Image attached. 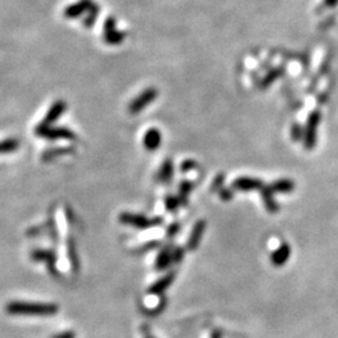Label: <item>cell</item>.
Wrapping results in <instances>:
<instances>
[{
    "instance_id": "obj_17",
    "label": "cell",
    "mask_w": 338,
    "mask_h": 338,
    "mask_svg": "<svg viewBox=\"0 0 338 338\" xmlns=\"http://www.w3.org/2000/svg\"><path fill=\"white\" fill-rule=\"evenodd\" d=\"M170 262H173L172 249H170V247H166V248L162 249L161 253L158 254L157 262H155V268H157L158 271H163V269L168 268Z\"/></svg>"
},
{
    "instance_id": "obj_25",
    "label": "cell",
    "mask_w": 338,
    "mask_h": 338,
    "mask_svg": "<svg viewBox=\"0 0 338 338\" xmlns=\"http://www.w3.org/2000/svg\"><path fill=\"white\" fill-rule=\"evenodd\" d=\"M303 135H305V130L302 129V127H301L298 123L292 124V128H291L292 139H293L294 142H300L301 139H303Z\"/></svg>"
},
{
    "instance_id": "obj_7",
    "label": "cell",
    "mask_w": 338,
    "mask_h": 338,
    "mask_svg": "<svg viewBox=\"0 0 338 338\" xmlns=\"http://www.w3.org/2000/svg\"><path fill=\"white\" fill-rule=\"evenodd\" d=\"M232 187L233 189L240 190V192H253V190L262 189L263 182L253 177H240L233 182Z\"/></svg>"
},
{
    "instance_id": "obj_14",
    "label": "cell",
    "mask_w": 338,
    "mask_h": 338,
    "mask_svg": "<svg viewBox=\"0 0 338 338\" xmlns=\"http://www.w3.org/2000/svg\"><path fill=\"white\" fill-rule=\"evenodd\" d=\"M173 281H174V273H172V272H170V273L166 274L164 277H162L161 280L157 281L154 285L150 287L149 293H152V294L164 293V292H166L167 289L169 288V286L172 285Z\"/></svg>"
},
{
    "instance_id": "obj_30",
    "label": "cell",
    "mask_w": 338,
    "mask_h": 338,
    "mask_svg": "<svg viewBox=\"0 0 338 338\" xmlns=\"http://www.w3.org/2000/svg\"><path fill=\"white\" fill-rule=\"evenodd\" d=\"M52 338H75V333L73 331H63Z\"/></svg>"
},
{
    "instance_id": "obj_20",
    "label": "cell",
    "mask_w": 338,
    "mask_h": 338,
    "mask_svg": "<svg viewBox=\"0 0 338 338\" xmlns=\"http://www.w3.org/2000/svg\"><path fill=\"white\" fill-rule=\"evenodd\" d=\"M193 189V184L189 181H183L180 186V193H178V198H180L182 206H186L188 203V197Z\"/></svg>"
},
{
    "instance_id": "obj_5",
    "label": "cell",
    "mask_w": 338,
    "mask_h": 338,
    "mask_svg": "<svg viewBox=\"0 0 338 338\" xmlns=\"http://www.w3.org/2000/svg\"><path fill=\"white\" fill-rule=\"evenodd\" d=\"M67 110V103L63 101H56L55 103L50 107V109L48 110L47 115L44 116V119L38 124V127L35 128V133L38 135H41L45 129H48L49 127H52V124L55 123L62 114Z\"/></svg>"
},
{
    "instance_id": "obj_32",
    "label": "cell",
    "mask_w": 338,
    "mask_h": 338,
    "mask_svg": "<svg viewBox=\"0 0 338 338\" xmlns=\"http://www.w3.org/2000/svg\"><path fill=\"white\" fill-rule=\"evenodd\" d=\"M338 4V0H325L326 7H334Z\"/></svg>"
},
{
    "instance_id": "obj_16",
    "label": "cell",
    "mask_w": 338,
    "mask_h": 338,
    "mask_svg": "<svg viewBox=\"0 0 338 338\" xmlns=\"http://www.w3.org/2000/svg\"><path fill=\"white\" fill-rule=\"evenodd\" d=\"M173 174H174V166H173V162L170 161V159H166L158 172L159 181L163 182V183H169V182L172 181Z\"/></svg>"
},
{
    "instance_id": "obj_1",
    "label": "cell",
    "mask_w": 338,
    "mask_h": 338,
    "mask_svg": "<svg viewBox=\"0 0 338 338\" xmlns=\"http://www.w3.org/2000/svg\"><path fill=\"white\" fill-rule=\"evenodd\" d=\"M10 316H54L59 312L58 305L48 302H29V301H11L5 306Z\"/></svg>"
},
{
    "instance_id": "obj_24",
    "label": "cell",
    "mask_w": 338,
    "mask_h": 338,
    "mask_svg": "<svg viewBox=\"0 0 338 338\" xmlns=\"http://www.w3.org/2000/svg\"><path fill=\"white\" fill-rule=\"evenodd\" d=\"M281 74H282V69H280V68H277V69L271 70V72H269L268 74L266 75V78L263 79L262 87L266 88V87H268V85H271L272 83H273L274 81H277V79L280 78Z\"/></svg>"
},
{
    "instance_id": "obj_31",
    "label": "cell",
    "mask_w": 338,
    "mask_h": 338,
    "mask_svg": "<svg viewBox=\"0 0 338 338\" xmlns=\"http://www.w3.org/2000/svg\"><path fill=\"white\" fill-rule=\"evenodd\" d=\"M222 183H223V177L222 175H220V177H217L214 180V184H213V186H214L217 189H220L222 188Z\"/></svg>"
},
{
    "instance_id": "obj_28",
    "label": "cell",
    "mask_w": 338,
    "mask_h": 338,
    "mask_svg": "<svg viewBox=\"0 0 338 338\" xmlns=\"http://www.w3.org/2000/svg\"><path fill=\"white\" fill-rule=\"evenodd\" d=\"M180 231H181V224L173 223V224H170V226L168 227V229H167V234H168V237H173V235L177 234Z\"/></svg>"
},
{
    "instance_id": "obj_4",
    "label": "cell",
    "mask_w": 338,
    "mask_h": 338,
    "mask_svg": "<svg viewBox=\"0 0 338 338\" xmlns=\"http://www.w3.org/2000/svg\"><path fill=\"white\" fill-rule=\"evenodd\" d=\"M158 96V90L155 88L150 87L147 88L146 90L141 93L138 96H135L132 102H130L128 110H129L130 114H139L141 112H143L149 104H152L153 102L157 99Z\"/></svg>"
},
{
    "instance_id": "obj_12",
    "label": "cell",
    "mask_w": 338,
    "mask_h": 338,
    "mask_svg": "<svg viewBox=\"0 0 338 338\" xmlns=\"http://www.w3.org/2000/svg\"><path fill=\"white\" fill-rule=\"evenodd\" d=\"M289 257H291V247L288 243H283L272 253L271 262L275 267H282L288 262Z\"/></svg>"
},
{
    "instance_id": "obj_26",
    "label": "cell",
    "mask_w": 338,
    "mask_h": 338,
    "mask_svg": "<svg viewBox=\"0 0 338 338\" xmlns=\"http://www.w3.org/2000/svg\"><path fill=\"white\" fill-rule=\"evenodd\" d=\"M195 167H197V163H195L194 161H192V159H186L184 162H182L181 164V170L182 172H190L192 169H194Z\"/></svg>"
},
{
    "instance_id": "obj_18",
    "label": "cell",
    "mask_w": 338,
    "mask_h": 338,
    "mask_svg": "<svg viewBox=\"0 0 338 338\" xmlns=\"http://www.w3.org/2000/svg\"><path fill=\"white\" fill-rule=\"evenodd\" d=\"M269 187L274 193H291L294 190L293 181L287 180V178L274 181Z\"/></svg>"
},
{
    "instance_id": "obj_21",
    "label": "cell",
    "mask_w": 338,
    "mask_h": 338,
    "mask_svg": "<svg viewBox=\"0 0 338 338\" xmlns=\"http://www.w3.org/2000/svg\"><path fill=\"white\" fill-rule=\"evenodd\" d=\"M68 257H69L70 264H72V267H73V271H78L79 269L78 253H76L75 244L73 242L68 243Z\"/></svg>"
},
{
    "instance_id": "obj_15",
    "label": "cell",
    "mask_w": 338,
    "mask_h": 338,
    "mask_svg": "<svg viewBox=\"0 0 338 338\" xmlns=\"http://www.w3.org/2000/svg\"><path fill=\"white\" fill-rule=\"evenodd\" d=\"M103 39L107 44L118 45V44H121V43L124 42L126 35H124L123 32H121V30L116 29V28H113V29H104Z\"/></svg>"
},
{
    "instance_id": "obj_27",
    "label": "cell",
    "mask_w": 338,
    "mask_h": 338,
    "mask_svg": "<svg viewBox=\"0 0 338 338\" xmlns=\"http://www.w3.org/2000/svg\"><path fill=\"white\" fill-rule=\"evenodd\" d=\"M184 257V249L181 248V247H175L174 249H173L172 252V258H173V262L178 263L181 262L182 258Z\"/></svg>"
},
{
    "instance_id": "obj_29",
    "label": "cell",
    "mask_w": 338,
    "mask_h": 338,
    "mask_svg": "<svg viewBox=\"0 0 338 338\" xmlns=\"http://www.w3.org/2000/svg\"><path fill=\"white\" fill-rule=\"evenodd\" d=\"M220 195H221V198H222L223 201H231L232 200V197H233V192L231 189H228V188H221L220 189Z\"/></svg>"
},
{
    "instance_id": "obj_3",
    "label": "cell",
    "mask_w": 338,
    "mask_h": 338,
    "mask_svg": "<svg viewBox=\"0 0 338 338\" xmlns=\"http://www.w3.org/2000/svg\"><path fill=\"white\" fill-rule=\"evenodd\" d=\"M321 122V112L320 110H314L309 114L307 119L306 128H305V135H303V143H305L306 149L311 150L314 148L317 144V133L318 126Z\"/></svg>"
},
{
    "instance_id": "obj_34",
    "label": "cell",
    "mask_w": 338,
    "mask_h": 338,
    "mask_svg": "<svg viewBox=\"0 0 338 338\" xmlns=\"http://www.w3.org/2000/svg\"><path fill=\"white\" fill-rule=\"evenodd\" d=\"M148 338H152V337H148Z\"/></svg>"
},
{
    "instance_id": "obj_19",
    "label": "cell",
    "mask_w": 338,
    "mask_h": 338,
    "mask_svg": "<svg viewBox=\"0 0 338 338\" xmlns=\"http://www.w3.org/2000/svg\"><path fill=\"white\" fill-rule=\"evenodd\" d=\"M99 11H101L99 5L93 3V5L90 7V9L87 11V14H85V18L83 21V24L85 25V27L92 28L93 25H94V23L96 22V18H98V15H99Z\"/></svg>"
},
{
    "instance_id": "obj_6",
    "label": "cell",
    "mask_w": 338,
    "mask_h": 338,
    "mask_svg": "<svg viewBox=\"0 0 338 338\" xmlns=\"http://www.w3.org/2000/svg\"><path fill=\"white\" fill-rule=\"evenodd\" d=\"M41 137H44L49 141H58V139H64V141H73L76 138L75 133L72 132L69 128L64 127H49L42 133Z\"/></svg>"
},
{
    "instance_id": "obj_23",
    "label": "cell",
    "mask_w": 338,
    "mask_h": 338,
    "mask_svg": "<svg viewBox=\"0 0 338 338\" xmlns=\"http://www.w3.org/2000/svg\"><path fill=\"white\" fill-rule=\"evenodd\" d=\"M164 204H166L167 211L169 212H177L180 206H182L180 198L174 197V195H167L166 200H164Z\"/></svg>"
},
{
    "instance_id": "obj_11",
    "label": "cell",
    "mask_w": 338,
    "mask_h": 338,
    "mask_svg": "<svg viewBox=\"0 0 338 338\" xmlns=\"http://www.w3.org/2000/svg\"><path fill=\"white\" fill-rule=\"evenodd\" d=\"M162 144V133L157 128H150L146 132L143 137L144 148L149 152H155Z\"/></svg>"
},
{
    "instance_id": "obj_2",
    "label": "cell",
    "mask_w": 338,
    "mask_h": 338,
    "mask_svg": "<svg viewBox=\"0 0 338 338\" xmlns=\"http://www.w3.org/2000/svg\"><path fill=\"white\" fill-rule=\"evenodd\" d=\"M119 221L121 223L127 224V226H132L138 229H149L152 227L161 226L163 223V220L161 217H147L143 214H137V213H129L124 212L119 215Z\"/></svg>"
},
{
    "instance_id": "obj_9",
    "label": "cell",
    "mask_w": 338,
    "mask_h": 338,
    "mask_svg": "<svg viewBox=\"0 0 338 338\" xmlns=\"http://www.w3.org/2000/svg\"><path fill=\"white\" fill-rule=\"evenodd\" d=\"M93 5L92 0H79L78 3L69 5L67 9L64 10V16L68 19H76L79 16L87 14V11L90 9Z\"/></svg>"
},
{
    "instance_id": "obj_8",
    "label": "cell",
    "mask_w": 338,
    "mask_h": 338,
    "mask_svg": "<svg viewBox=\"0 0 338 338\" xmlns=\"http://www.w3.org/2000/svg\"><path fill=\"white\" fill-rule=\"evenodd\" d=\"M30 257H32L34 262L47 263L48 267H49V271L52 272L53 274L56 273V268H54L56 262V257L53 251H49V249H34L32 253H30Z\"/></svg>"
},
{
    "instance_id": "obj_10",
    "label": "cell",
    "mask_w": 338,
    "mask_h": 338,
    "mask_svg": "<svg viewBox=\"0 0 338 338\" xmlns=\"http://www.w3.org/2000/svg\"><path fill=\"white\" fill-rule=\"evenodd\" d=\"M206 221H198V222L194 224L192 232H190L188 242H187V248H188L189 251H195V249L198 248L202 237H203V233L206 231Z\"/></svg>"
},
{
    "instance_id": "obj_13",
    "label": "cell",
    "mask_w": 338,
    "mask_h": 338,
    "mask_svg": "<svg viewBox=\"0 0 338 338\" xmlns=\"http://www.w3.org/2000/svg\"><path fill=\"white\" fill-rule=\"evenodd\" d=\"M261 192V197H262V201L264 203V207L269 213H277L280 211V204L277 203V201L273 198V190L271 189L269 186H263L262 189L260 190Z\"/></svg>"
},
{
    "instance_id": "obj_33",
    "label": "cell",
    "mask_w": 338,
    "mask_h": 338,
    "mask_svg": "<svg viewBox=\"0 0 338 338\" xmlns=\"http://www.w3.org/2000/svg\"><path fill=\"white\" fill-rule=\"evenodd\" d=\"M211 338H222V333H221V331H214L212 333V337Z\"/></svg>"
},
{
    "instance_id": "obj_22",
    "label": "cell",
    "mask_w": 338,
    "mask_h": 338,
    "mask_svg": "<svg viewBox=\"0 0 338 338\" xmlns=\"http://www.w3.org/2000/svg\"><path fill=\"white\" fill-rule=\"evenodd\" d=\"M19 142L16 139H7V141L0 142V153H11L18 149Z\"/></svg>"
}]
</instances>
